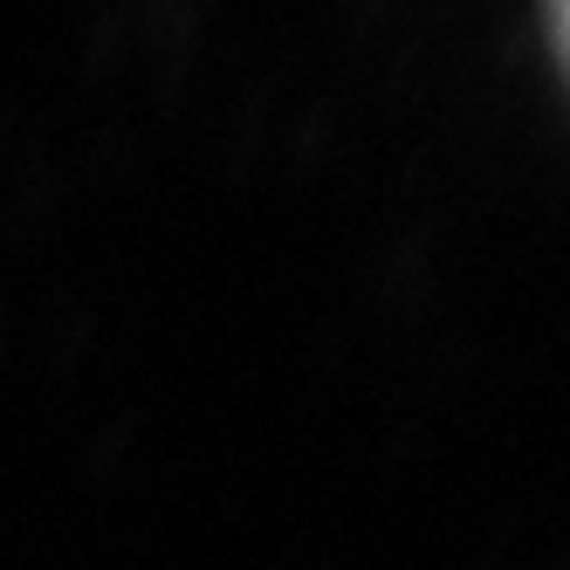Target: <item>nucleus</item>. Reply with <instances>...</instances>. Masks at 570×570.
I'll use <instances>...</instances> for the list:
<instances>
[{
	"label": "nucleus",
	"mask_w": 570,
	"mask_h": 570,
	"mask_svg": "<svg viewBox=\"0 0 570 570\" xmlns=\"http://www.w3.org/2000/svg\"><path fill=\"white\" fill-rule=\"evenodd\" d=\"M550 14H557V42H563V62H570V0H550Z\"/></svg>",
	"instance_id": "f257e3e1"
}]
</instances>
